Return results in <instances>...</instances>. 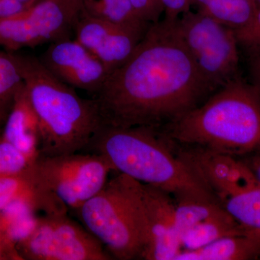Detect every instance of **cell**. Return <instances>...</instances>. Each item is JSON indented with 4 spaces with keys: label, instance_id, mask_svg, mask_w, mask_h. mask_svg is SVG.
Instances as JSON below:
<instances>
[{
    "label": "cell",
    "instance_id": "1",
    "mask_svg": "<svg viewBox=\"0 0 260 260\" xmlns=\"http://www.w3.org/2000/svg\"><path fill=\"white\" fill-rule=\"evenodd\" d=\"M178 19L152 24L129 59L93 95L102 124L161 127L214 93L186 47Z\"/></svg>",
    "mask_w": 260,
    "mask_h": 260
},
{
    "label": "cell",
    "instance_id": "2",
    "mask_svg": "<svg viewBox=\"0 0 260 260\" xmlns=\"http://www.w3.org/2000/svg\"><path fill=\"white\" fill-rule=\"evenodd\" d=\"M167 138L237 158L260 153V92L241 75L201 105L159 127Z\"/></svg>",
    "mask_w": 260,
    "mask_h": 260
},
{
    "label": "cell",
    "instance_id": "3",
    "mask_svg": "<svg viewBox=\"0 0 260 260\" xmlns=\"http://www.w3.org/2000/svg\"><path fill=\"white\" fill-rule=\"evenodd\" d=\"M87 149L104 156L114 171L160 188L174 199L195 197L218 200L199 175L173 151L159 127L102 124Z\"/></svg>",
    "mask_w": 260,
    "mask_h": 260
},
{
    "label": "cell",
    "instance_id": "4",
    "mask_svg": "<svg viewBox=\"0 0 260 260\" xmlns=\"http://www.w3.org/2000/svg\"><path fill=\"white\" fill-rule=\"evenodd\" d=\"M15 54L27 96L39 119L40 155L54 156L86 150L102 125L93 99L80 97L75 88L51 74L39 58Z\"/></svg>",
    "mask_w": 260,
    "mask_h": 260
},
{
    "label": "cell",
    "instance_id": "5",
    "mask_svg": "<svg viewBox=\"0 0 260 260\" xmlns=\"http://www.w3.org/2000/svg\"><path fill=\"white\" fill-rule=\"evenodd\" d=\"M75 212L112 259H143L145 242L135 179L119 173Z\"/></svg>",
    "mask_w": 260,
    "mask_h": 260
},
{
    "label": "cell",
    "instance_id": "6",
    "mask_svg": "<svg viewBox=\"0 0 260 260\" xmlns=\"http://www.w3.org/2000/svg\"><path fill=\"white\" fill-rule=\"evenodd\" d=\"M112 171L107 159L93 152L39 155L30 168L39 186L74 211L104 187Z\"/></svg>",
    "mask_w": 260,
    "mask_h": 260
},
{
    "label": "cell",
    "instance_id": "7",
    "mask_svg": "<svg viewBox=\"0 0 260 260\" xmlns=\"http://www.w3.org/2000/svg\"><path fill=\"white\" fill-rule=\"evenodd\" d=\"M178 25L200 75L213 93L240 75L235 30L191 10L179 17Z\"/></svg>",
    "mask_w": 260,
    "mask_h": 260
},
{
    "label": "cell",
    "instance_id": "8",
    "mask_svg": "<svg viewBox=\"0 0 260 260\" xmlns=\"http://www.w3.org/2000/svg\"><path fill=\"white\" fill-rule=\"evenodd\" d=\"M16 247L23 260L112 259L102 243L68 213L39 216L32 232Z\"/></svg>",
    "mask_w": 260,
    "mask_h": 260
},
{
    "label": "cell",
    "instance_id": "9",
    "mask_svg": "<svg viewBox=\"0 0 260 260\" xmlns=\"http://www.w3.org/2000/svg\"><path fill=\"white\" fill-rule=\"evenodd\" d=\"M80 12L66 0H34L20 14L0 20V47L15 52L71 38Z\"/></svg>",
    "mask_w": 260,
    "mask_h": 260
},
{
    "label": "cell",
    "instance_id": "10",
    "mask_svg": "<svg viewBox=\"0 0 260 260\" xmlns=\"http://www.w3.org/2000/svg\"><path fill=\"white\" fill-rule=\"evenodd\" d=\"M135 194L145 238L143 259L174 260L181 245L172 195L136 180Z\"/></svg>",
    "mask_w": 260,
    "mask_h": 260
},
{
    "label": "cell",
    "instance_id": "11",
    "mask_svg": "<svg viewBox=\"0 0 260 260\" xmlns=\"http://www.w3.org/2000/svg\"><path fill=\"white\" fill-rule=\"evenodd\" d=\"M167 139L173 151L199 175L220 202L260 183L241 158Z\"/></svg>",
    "mask_w": 260,
    "mask_h": 260
},
{
    "label": "cell",
    "instance_id": "12",
    "mask_svg": "<svg viewBox=\"0 0 260 260\" xmlns=\"http://www.w3.org/2000/svg\"><path fill=\"white\" fill-rule=\"evenodd\" d=\"M39 59L57 79L93 95L110 74L105 65L75 38L51 43Z\"/></svg>",
    "mask_w": 260,
    "mask_h": 260
},
{
    "label": "cell",
    "instance_id": "13",
    "mask_svg": "<svg viewBox=\"0 0 260 260\" xmlns=\"http://www.w3.org/2000/svg\"><path fill=\"white\" fill-rule=\"evenodd\" d=\"M145 34L80 12L73 34L111 73L129 59Z\"/></svg>",
    "mask_w": 260,
    "mask_h": 260
},
{
    "label": "cell",
    "instance_id": "14",
    "mask_svg": "<svg viewBox=\"0 0 260 260\" xmlns=\"http://www.w3.org/2000/svg\"><path fill=\"white\" fill-rule=\"evenodd\" d=\"M2 136L30 158L37 160L40 155V126L24 85L7 116Z\"/></svg>",
    "mask_w": 260,
    "mask_h": 260
},
{
    "label": "cell",
    "instance_id": "15",
    "mask_svg": "<svg viewBox=\"0 0 260 260\" xmlns=\"http://www.w3.org/2000/svg\"><path fill=\"white\" fill-rule=\"evenodd\" d=\"M260 259V232H246L218 239L204 247L181 250L174 260H252Z\"/></svg>",
    "mask_w": 260,
    "mask_h": 260
},
{
    "label": "cell",
    "instance_id": "16",
    "mask_svg": "<svg viewBox=\"0 0 260 260\" xmlns=\"http://www.w3.org/2000/svg\"><path fill=\"white\" fill-rule=\"evenodd\" d=\"M17 200L28 202L44 214L68 213L64 205L39 186L30 169L20 175L0 177V210Z\"/></svg>",
    "mask_w": 260,
    "mask_h": 260
},
{
    "label": "cell",
    "instance_id": "17",
    "mask_svg": "<svg viewBox=\"0 0 260 260\" xmlns=\"http://www.w3.org/2000/svg\"><path fill=\"white\" fill-rule=\"evenodd\" d=\"M247 230L222 208L181 236V250L200 249L222 238L243 234Z\"/></svg>",
    "mask_w": 260,
    "mask_h": 260
},
{
    "label": "cell",
    "instance_id": "18",
    "mask_svg": "<svg viewBox=\"0 0 260 260\" xmlns=\"http://www.w3.org/2000/svg\"><path fill=\"white\" fill-rule=\"evenodd\" d=\"M193 5L197 11L235 30L250 23L258 9L254 0H194Z\"/></svg>",
    "mask_w": 260,
    "mask_h": 260
},
{
    "label": "cell",
    "instance_id": "19",
    "mask_svg": "<svg viewBox=\"0 0 260 260\" xmlns=\"http://www.w3.org/2000/svg\"><path fill=\"white\" fill-rule=\"evenodd\" d=\"M81 12L93 18L147 32L152 24L142 20L130 0H81Z\"/></svg>",
    "mask_w": 260,
    "mask_h": 260
},
{
    "label": "cell",
    "instance_id": "20",
    "mask_svg": "<svg viewBox=\"0 0 260 260\" xmlns=\"http://www.w3.org/2000/svg\"><path fill=\"white\" fill-rule=\"evenodd\" d=\"M38 210L30 203L17 200L0 210V236L17 246L37 225Z\"/></svg>",
    "mask_w": 260,
    "mask_h": 260
},
{
    "label": "cell",
    "instance_id": "21",
    "mask_svg": "<svg viewBox=\"0 0 260 260\" xmlns=\"http://www.w3.org/2000/svg\"><path fill=\"white\" fill-rule=\"evenodd\" d=\"M220 204L242 226L260 232V183L222 200Z\"/></svg>",
    "mask_w": 260,
    "mask_h": 260
},
{
    "label": "cell",
    "instance_id": "22",
    "mask_svg": "<svg viewBox=\"0 0 260 260\" xmlns=\"http://www.w3.org/2000/svg\"><path fill=\"white\" fill-rule=\"evenodd\" d=\"M175 221L179 237L223 208L220 201L206 198H175Z\"/></svg>",
    "mask_w": 260,
    "mask_h": 260
},
{
    "label": "cell",
    "instance_id": "23",
    "mask_svg": "<svg viewBox=\"0 0 260 260\" xmlns=\"http://www.w3.org/2000/svg\"><path fill=\"white\" fill-rule=\"evenodd\" d=\"M35 161L0 135V177L25 174Z\"/></svg>",
    "mask_w": 260,
    "mask_h": 260
},
{
    "label": "cell",
    "instance_id": "24",
    "mask_svg": "<svg viewBox=\"0 0 260 260\" xmlns=\"http://www.w3.org/2000/svg\"><path fill=\"white\" fill-rule=\"evenodd\" d=\"M239 48L245 51L247 57L260 54V8L254 18L244 28L236 30Z\"/></svg>",
    "mask_w": 260,
    "mask_h": 260
},
{
    "label": "cell",
    "instance_id": "25",
    "mask_svg": "<svg viewBox=\"0 0 260 260\" xmlns=\"http://www.w3.org/2000/svg\"><path fill=\"white\" fill-rule=\"evenodd\" d=\"M132 5L142 20L149 24L161 20L164 8L161 0H130Z\"/></svg>",
    "mask_w": 260,
    "mask_h": 260
},
{
    "label": "cell",
    "instance_id": "26",
    "mask_svg": "<svg viewBox=\"0 0 260 260\" xmlns=\"http://www.w3.org/2000/svg\"><path fill=\"white\" fill-rule=\"evenodd\" d=\"M30 5L20 3L18 0H0V20L20 14Z\"/></svg>",
    "mask_w": 260,
    "mask_h": 260
},
{
    "label": "cell",
    "instance_id": "27",
    "mask_svg": "<svg viewBox=\"0 0 260 260\" xmlns=\"http://www.w3.org/2000/svg\"><path fill=\"white\" fill-rule=\"evenodd\" d=\"M0 260H23L16 246L0 236Z\"/></svg>",
    "mask_w": 260,
    "mask_h": 260
},
{
    "label": "cell",
    "instance_id": "28",
    "mask_svg": "<svg viewBox=\"0 0 260 260\" xmlns=\"http://www.w3.org/2000/svg\"><path fill=\"white\" fill-rule=\"evenodd\" d=\"M249 61V73H250L251 83L260 92V54L248 57Z\"/></svg>",
    "mask_w": 260,
    "mask_h": 260
},
{
    "label": "cell",
    "instance_id": "29",
    "mask_svg": "<svg viewBox=\"0 0 260 260\" xmlns=\"http://www.w3.org/2000/svg\"><path fill=\"white\" fill-rule=\"evenodd\" d=\"M245 162L260 181V153L239 158Z\"/></svg>",
    "mask_w": 260,
    "mask_h": 260
},
{
    "label": "cell",
    "instance_id": "30",
    "mask_svg": "<svg viewBox=\"0 0 260 260\" xmlns=\"http://www.w3.org/2000/svg\"><path fill=\"white\" fill-rule=\"evenodd\" d=\"M6 119L7 116H5V114H3V113L0 112V134H2L3 126H4Z\"/></svg>",
    "mask_w": 260,
    "mask_h": 260
},
{
    "label": "cell",
    "instance_id": "31",
    "mask_svg": "<svg viewBox=\"0 0 260 260\" xmlns=\"http://www.w3.org/2000/svg\"><path fill=\"white\" fill-rule=\"evenodd\" d=\"M66 1L70 2V3H74L81 7V0H66Z\"/></svg>",
    "mask_w": 260,
    "mask_h": 260
},
{
    "label": "cell",
    "instance_id": "32",
    "mask_svg": "<svg viewBox=\"0 0 260 260\" xmlns=\"http://www.w3.org/2000/svg\"><path fill=\"white\" fill-rule=\"evenodd\" d=\"M18 1L20 2V3H25V4L30 5L31 4L34 0H18Z\"/></svg>",
    "mask_w": 260,
    "mask_h": 260
},
{
    "label": "cell",
    "instance_id": "33",
    "mask_svg": "<svg viewBox=\"0 0 260 260\" xmlns=\"http://www.w3.org/2000/svg\"><path fill=\"white\" fill-rule=\"evenodd\" d=\"M258 8H260V0H254Z\"/></svg>",
    "mask_w": 260,
    "mask_h": 260
},
{
    "label": "cell",
    "instance_id": "34",
    "mask_svg": "<svg viewBox=\"0 0 260 260\" xmlns=\"http://www.w3.org/2000/svg\"><path fill=\"white\" fill-rule=\"evenodd\" d=\"M0 135H1V134H0Z\"/></svg>",
    "mask_w": 260,
    "mask_h": 260
}]
</instances>
